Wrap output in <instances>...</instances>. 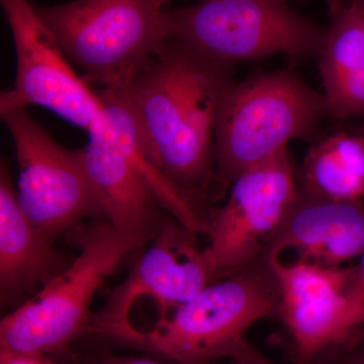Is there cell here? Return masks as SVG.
<instances>
[{
    "mask_svg": "<svg viewBox=\"0 0 364 364\" xmlns=\"http://www.w3.org/2000/svg\"><path fill=\"white\" fill-rule=\"evenodd\" d=\"M227 65L166 38L124 90L158 166L208 203L220 198L215 136L223 100L233 85Z\"/></svg>",
    "mask_w": 364,
    "mask_h": 364,
    "instance_id": "1",
    "label": "cell"
},
{
    "mask_svg": "<svg viewBox=\"0 0 364 364\" xmlns=\"http://www.w3.org/2000/svg\"><path fill=\"white\" fill-rule=\"evenodd\" d=\"M279 289L267 261L215 280L149 325L128 327L109 340L176 364L231 359L256 323L277 317Z\"/></svg>",
    "mask_w": 364,
    "mask_h": 364,
    "instance_id": "2",
    "label": "cell"
},
{
    "mask_svg": "<svg viewBox=\"0 0 364 364\" xmlns=\"http://www.w3.org/2000/svg\"><path fill=\"white\" fill-rule=\"evenodd\" d=\"M78 254L39 293L0 322V349L59 356L87 333L91 304L128 254L152 240L117 231L107 220L81 223L65 234Z\"/></svg>",
    "mask_w": 364,
    "mask_h": 364,
    "instance_id": "3",
    "label": "cell"
},
{
    "mask_svg": "<svg viewBox=\"0 0 364 364\" xmlns=\"http://www.w3.org/2000/svg\"><path fill=\"white\" fill-rule=\"evenodd\" d=\"M97 92L105 109L78 150L83 166L112 227L153 239L166 220L162 210L182 212L188 193L153 159L124 91Z\"/></svg>",
    "mask_w": 364,
    "mask_h": 364,
    "instance_id": "4",
    "label": "cell"
},
{
    "mask_svg": "<svg viewBox=\"0 0 364 364\" xmlns=\"http://www.w3.org/2000/svg\"><path fill=\"white\" fill-rule=\"evenodd\" d=\"M325 112L324 95L291 72H272L230 86L215 127L221 198L246 170L287 149L291 140L310 136Z\"/></svg>",
    "mask_w": 364,
    "mask_h": 364,
    "instance_id": "5",
    "label": "cell"
},
{
    "mask_svg": "<svg viewBox=\"0 0 364 364\" xmlns=\"http://www.w3.org/2000/svg\"><path fill=\"white\" fill-rule=\"evenodd\" d=\"M171 0H74L36 6L60 47L85 78L124 90L160 49Z\"/></svg>",
    "mask_w": 364,
    "mask_h": 364,
    "instance_id": "6",
    "label": "cell"
},
{
    "mask_svg": "<svg viewBox=\"0 0 364 364\" xmlns=\"http://www.w3.org/2000/svg\"><path fill=\"white\" fill-rule=\"evenodd\" d=\"M166 38L229 64L284 54L318 56L325 31L284 0H202L164 11Z\"/></svg>",
    "mask_w": 364,
    "mask_h": 364,
    "instance_id": "7",
    "label": "cell"
},
{
    "mask_svg": "<svg viewBox=\"0 0 364 364\" xmlns=\"http://www.w3.org/2000/svg\"><path fill=\"white\" fill-rule=\"evenodd\" d=\"M1 119L18 158V205L48 240L85 221L107 220L79 151L62 147L25 107L1 112Z\"/></svg>",
    "mask_w": 364,
    "mask_h": 364,
    "instance_id": "8",
    "label": "cell"
},
{
    "mask_svg": "<svg viewBox=\"0 0 364 364\" xmlns=\"http://www.w3.org/2000/svg\"><path fill=\"white\" fill-rule=\"evenodd\" d=\"M289 150L246 170L221 208H210L207 248L214 282L264 261L270 242L298 196Z\"/></svg>",
    "mask_w": 364,
    "mask_h": 364,
    "instance_id": "9",
    "label": "cell"
},
{
    "mask_svg": "<svg viewBox=\"0 0 364 364\" xmlns=\"http://www.w3.org/2000/svg\"><path fill=\"white\" fill-rule=\"evenodd\" d=\"M277 279V317L291 339L296 364H313L364 324L353 267H323L279 255L265 257Z\"/></svg>",
    "mask_w": 364,
    "mask_h": 364,
    "instance_id": "10",
    "label": "cell"
},
{
    "mask_svg": "<svg viewBox=\"0 0 364 364\" xmlns=\"http://www.w3.org/2000/svg\"><path fill=\"white\" fill-rule=\"evenodd\" d=\"M16 52L14 88L0 112L39 105L90 133L104 112L97 91L72 67L49 26L28 0H0Z\"/></svg>",
    "mask_w": 364,
    "mask_h": 364,
    "instance_id": "11",
    "label": "cell"
},
{
    "mask_svg": "<svg viewBox=\"0 0 364 364\" xmlns=\"http://www.w3.org/2000/svg\"><path fill=\"white\" fill-rule=\"evenodd\" d=\"M214 282L207 249L173 218L165 220L130 274L92 315L87 333L107 340L129 322L141 299L156 303L157 316L182 305Z\"/></svg>",
    "mask_w": 364,
    "mask_h": 364,
    "instance_id": "12",
    "label": "cell"
},
{
    "mask_svg": "<svg viewBox=\"0 0 364 364\" xmlns=\"http://www.w3.org/2000/svg\"><path fill=\"white\" fill-rule=\"evenodd\" d=\"M286 250L298 259L323 267H342L364 253L363 200H335L310 195L299 188L298 196L268 246L264 258Z\"/></svg>",
    "mask_w": 364,
    "mask_h": 364,
    "instance_id": "13",
    "label": "cell"
},
{
    "mask_svg": "<svg viewBox=\"0 0 364 364\" xmlns=\"http://www.w3.org/2000/svg\"><path fill=\"white\" fill-rule=\"evenodd\" d=\"M70 263L23 214L6 163L0 169V291L11 303Z\"/></svg>",
    "mask_w": 364,
    "mask_h": 364,
    "instance_id": "14",
    "label": "cell"
},
{
    "mask_svg": "<svg viewBox=\"0 0 364 364\" xmlns=\"http://www.w3.org/2000/svg\"><path fill=\"white\" fill-rule=\"evenodd\" d=\"M328 112L364 114V11L355 0L332 4L331 26L318 54Z\"/></svg>",
    "mask_w": 364,
    "mask_h": 364,
    "instance_id": "15",
    "label": "cell"
},
{
    "mask_svg": "<svg viewBox=\"0 0 364 364\" xmlns=\"http://www.w3.org/2000/svg\"><path fill=\"white\" fill-rule=\"evenodd\" d=\"M299 188L335 200L364 198V136L338 133L315 144L299 170Z\"/></svg>",
    "mask_w": 364,
    "mask_h": 364,
    "instance_id": "16",
    "label": "cell"
},
{
    "mask_svg": "<svg viewBox=\"0 0 364 364\" xmlns=\"http://www.w3.org/2000/svg\"><path fill=\"white\" fill-rule=\"evenodd\" d=\"M313 364H364V324L326 351Z\"/></svg>",
    "mask_w": 364,
    "mask_h": 364,
    "instance_id": "17",
    "label": "cell"
},
{
    "mask_svg": "<svg viewBox=\"0 0 364 364\" xmlns=\"http://www.w3.org/2000/svg\"><path fill=\"white\" fill-rule=\"evenodd\" d=\"M81 364H168L158 359L143 356L117 355L111 352H100L83 359Z\"/></svg>",
    "mask_w": 364,
    "mask_h": 364,
    "instance_id": "18",
    "label": "cell"
},
{
    "mask_svg": "<svg viewBox=\"0 0 364 364\" xmlns=\"http://www.w3.org/2000/svg\"><path fill=\"white\" fill-rule=\"evenodd\" d=\"M231 361L232 364H277L253 346L247 339L243 340L237 346Z\"/></svg>",
    "mask_w": 364,
    "mask_h": 364,
    "instance_id": "19",
    "label": "cell"
},
{
    "mask_svg": "<svg viewBox=\"0 0 364 364\" xmlns=\"http://www.w3.org/2000/svg\"><path fill=\"white\" fill-rule=\"evenodd\" d=\"M0 364H56L49 356L0 349Z\"/></svg>",
    "mask_w": 364,
    "mask_h": 364,
    "instance_id": "20",
    "label": "cell"
},
{
    "mask_svg": "<svg viewBox=\"0 0 364 364\" xmlns=\"http://www.w3.org/2000/svg\"><path fill=\"white\" fill-rule=\"evenodd\" d=\"M353 269L359 303H360L361 310L364 314V253L359 257L358 264L354 265Z\"/></svg>",
    "mask_w": 364,
    "mask_h": 364,
    "instance_id": "21",
    "label": "cell"
},
{
    "mask_svg": "<svg viewBox=\"0 0 364 364\" xmlns=\"http://www.w3.org/2000/svg\"><path fill=\"white\" fill-rule=\"evenodd\" d=\"M356 2L361 6V9L364 11V0H355Z\"/></svg>",
    "mask_w": 364,
    "mask_h": 364,
    "instance_id": "22",
    "label": "cell"
},
{
    "mask_svg": "<svg viewBox=\"0 0 364 364\" xmlns=\"http://www.w3.org/2000/svg\"><path fill=\"white\" fill-rule=\"evenodd\" d=\"M359 135L364 136V126L363 127V129H361L360 133H359Z\"/></svg>",
    "mask_w": 364,
    "mask_h": 364,
    "instance_id": "23",
    "label": "cell"
},
{
    "mask_svg": "<svg viewBox=\"0 0 364 364\" xmlns=\"http://www.w3.org/2000/svg\"><path fill=\"white\" fill-rule=\"evenodd\" d=\"M284 1H287V0H284Z\"/></svg>",
    "mask_w": 364,
    "mask_h": 364,
    "instance_id": "24",
    "label": "cell"
}]
</instances>
